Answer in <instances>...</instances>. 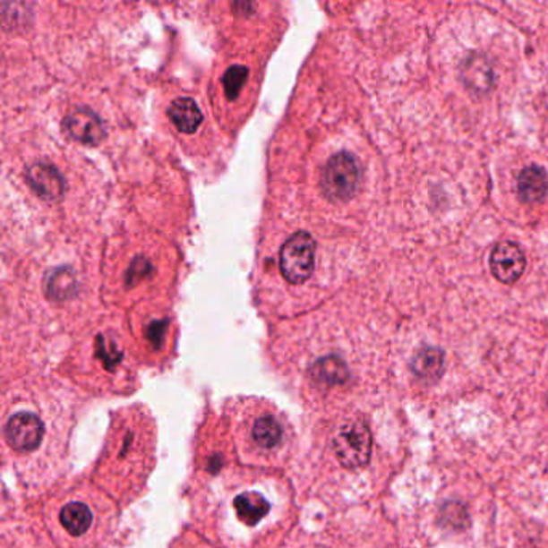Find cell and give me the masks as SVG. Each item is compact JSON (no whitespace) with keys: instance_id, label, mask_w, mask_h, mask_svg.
<instances>
[{"instance_id":"cell-12","label":"cell","mask_w":548,"mask_h":548,"mask_svg":"<svg viewBox=\"0 0 548 548\" xmlns=\"http://www.w3.org/2000/svg\"><path fill=\"white\" fill-rule=\"evenodd\" d=\"M311 376L319 386L333 388V386L345 384L349 380V368L343 359H339L337 355H329V357L321 359L317 364H313V367L311 368Z\"/></svg>"},{"instance_id":"cell-20","label":"cell","mask_w":548,"mask_h":548,"mask_svg":"<svg viewBox=\"0 0 548 548\" xmlns=\"http://www.w3.org/2000/svg\"><path fill=\"white\" fill-rule=\"evenodd\" d=\"M166 323L165 321H155L150 325L149 331H147V337L153 345H159L165 338Z\"/></svg>"},{"instance_id":"cell-10","label":"cell","mask_w":548,"mask_h":548,"mask_svg":"<svg viewBox=\"0 0 548 548\" xmlns=\"http://www.w3.org/2000/svg\"><path fill=\"white\" fill-rule=\"evenodd\" d=\"M60 523L66 533L79 537L90 531L94 525V513L84 501H70L60 511Z\"/></svg>"},{"instance_id":"cell-7","label":"cell","mask_w":548,"mask_h":548,"mask_svg":"<svg viewBox=\"0 0 548 548\" xmlns=\"http://www.w3.org/2000/svg\"><path fill=\"white\" fill-rule=\"evenodd\" d=\"M26 182L36 195L47 201H56L64 193V179L56 166L36 163L26 171Z\"/></svg>"},{"instance_id":"cell-15","label":"cell","mask_w":548,"mask_h":548,"mask_svg":"<svg viewBox=\"0 0 548 548\" xmlns=\"http://www.w3.org/2000/svg\"><path fill=\"white\" fill-rule=\"evenodd\" d=\"M78 290L76 278L71 270L58 269L56 272L48 275L47 282H46V291H47L48 298L56 299V301H64V299L73 298V295Z\"/></svg>"},{"instance_id":"cell-1","label":"cell","mask_w":548,"mask_h":548,"mask_svg":"<svg viewBox=\"0 0 548 548\" xmlns=\"http://www.w3.org/2000/svg\"><path fill=\"white\" fill-rule=\"evenodd\" d=\"M361 182V166L351 153H337L330 158L321 171V188L333 203L353 198Z\"/></svg>"},{"instance_id":"cell-16","label":"cell","mask_w":548,"mask_h":548,"mask_svg":"<svg viewBox=\"0 0 548 548\" xmlns=\"http://www.w3.org/2000/svg\"><path fill=\"white\" fill-rule=\"evenodd\" d=\"M441 521L446 527H450L454 531H460V529L468 527L470 517H468V511H467V507L463 503L452 501L442 505Z\"/></svg>"},{"instance_id":"cell-18","label":"cell","mask_w":548,"mask_h":548,"mask_svg":"<svg viewBox=\"0 0 548 548\" xmlns=\"http://www.w3.org/2000/svg\"><path fill=\"white\" fill-rule=\"evenodd\" d=\"M97 353L102 357V361L105 362L107 367L116 365L119 359H121V351H119L118 346L113 345V343L107 341V339H98Z\"/></svg>"},{"instance_id":"cell-14","label":"cell","mask_w":548,"mask_h":548,"mask_svg":"<svg viewBox=\"0 0 548 548\" xmlns=\"http://www.w3.org/2000/svg\"><path fill=\"white\" fill-rule=\"evenodd\" d=\"M173 124L184 133H193L203 123V115L192 98H177L167 110Z\"/></svg>"},{"instance_id":"cell-8","label":"cell","mask_w":548,"mask_h":548,"mask_svg":"<svg viewBox=\"0 0 548 548\" xmlns=\"http://www.w3.org/2000/svg\"><path fill=\"white\" fill-rule=\"evenodd\" d=\"M250 436L258 449L264 452H272L282 446L285 428L277 416L261 415L251 424Z\"/></svg>"},{"instance_id":"cell-17","label":"cell","mask_w":548,"mask_h":548,"mask_svg":"<svg viewBox=\"0 0 548 548\" xmlns=\"http://www.w3.org/2000/svg\"><path fill=\"white\" fill-rule=\"evenodd\" d=\"M248 76V70L242 64H235L232 68H228L222 79V84L226 89V95L228 100H235L236 97L242 92V87L244 86V81Z\"/></svg>"},{"instance_id":"cell-11","label":"cell","mask_w":548,"mask_h":548,"mask_svg":"<svg viewBox=\"0 0 548 548\" xmlns=\"http://www.w3.org/2000/svg\"><path fill=\"white\" fill-rule=\"evenodd\" d=\"M414 375L426 383L438 381L444 372V353L438 347H424L410 362Z\"/></svg>"},{"instance_id":"cell-5","label":"cell","mask_w":548,"mask_h":548,"mask_svg":"<svg viewBox=\"0 0 548 548\" xmlns=\"http://www.w3.org/2000/svg\"><path fill=\"white\" fill-rule=\"evenodd\" d=\"M489 264L499 282L515 283L525 272V253L513 242H501L491 253Z\"/></svg>"},{"instance_id":"cell-2","label":"cell","mask_w":548,"mask_h":548,"mask_svg":"<svg viewBox=\"0 0 548 548\" xmlns=\"http://www.w3.org/2000/svg\"><path fill=\"white\" fill-rule=\"evenodd\" d=\"M372 444V432L361 418H349L339 426L333 438L338 462L347 470H359L370 462Z\"/></svg>"},{"instance_id":"cell-9","label":"cell","mask_w":548,"mask_h":548,"mask_svg":"<svg viewBox=\"0 0 548 548\" xmlns=\"http://www.w3.org/2000/svg\"><path fill=\"white\" fill-rule=\"evenodd\" d=\"M548 179L539 166H529L518 177V195L525 203H539L547 195Z\"/></svg>"},{"instance_id":"cell-4","label":"cell","mask_w":548,"mask_h":548,"mask_svg":"<svg viewBox=\"0 0 548 548\" xmlns=\"http://www.w3.org/2000/svg\"><path fill=\"white\" fill-rule=\"evenodd\" d=\"M8 444L18 452H32L39 447L44 438V424L32 412H16L4 426Z\"/></svg>"},{"instance_id":"cell-19","label":"cell","mask_w":548,"mask_h":548,"mask_svg":"<svg viewBox=\"0 0 548 548\" xmlns=\"http://www.w3.org/2000/svg\"><path fill=\"white\" fill-rule=\"evenodd\" d=\"M150 272H151V266H150L149 261L143 258H137L133 261L127 275H125V283L127 285H135V283L141 282V278L145 275H149Z\"/></svg>"},{"instance_id":"cell-6","label":"cell","mask_w":548,"mask_h":548,"mask_svg":"<svg viewBox=\"0 0 548 548\" xmlns=\"http://www.w3.org/2000/svg\"><path fill=\"white\" fill-rule=\"evenodd\" d=\"M63 127L70 133V137L84 145H98L107 135L102 119L98 118L97 113L87 108H79L70 113L63 121Z\"/></svg>"},{"instance_id":"cell-13","label":"cell","mask_w":548,"mask_h":548,"mask_svg":"<svg viewBox=\"0 0 548 548\" xmlns=\"http://www.w3.org/2000/svg\"><path fill=\"white\" fill-rule=\"evenodd\" d=\"M236 517L246 526H256L270 513V503L258 492H244L234 501Z\"/></svg>"},{"instance_id":"cell-3","label":"cell","mask_w":548,"mask_h":548,"mask_svg":"<svg viewBox=\"0 0 548 548\" xmlns=\"http://www.w3.org/2000/svg\"><path fill=\"white\" fill-rule=\"evenodd\" d=\"M315 264V240L307 232L291 235L280 250V270L287 282L304 283L313 275Z\"/></svg>"}]
</instances>
